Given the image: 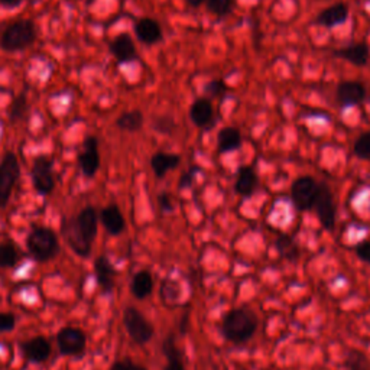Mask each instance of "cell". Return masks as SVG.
Wrapping results in <instances>:
<instances>
[{"instance_id": "d6a6232c", "label": "cell", "mask_w": 370, "mask_h": 370, "mask_svg": "<svg viewBox=\"0 0 370 370\" xmlns=\"http://www.w3.org/2000/svg\"><path fill=\"white\" fill-rule=\"evenodd\" d=\"M226 90H227L226 84H224L223 81H218V80L209 82V86H207V91H209L211 96H214V97L222 96Z\"/></svg>"}, {"instance_id": "836d02e7", "label": "cell", "mask_w": 370, "mask_h": 370, "mask_svg": "<svg viewBox=\"0 0 370 370\" xmlns=\"http://www.w3.org/2000/svg\"><path fill=\"white\" fill-rule=\"evenodd\" d=\"M356 254L363 262L370 263V242H362L356 247Z\"/></svg>"}, {"instance_id": "ba28073f", "label": "cell", "mask_w": 370, "mask_h": 370, "mask_svg": "<svg viewBox=\"0 0 370 370\" xmlns=\"http://www.w3.org/2000/svg\"><path fill=\"white\" fill-rule=\"evenodd\" d=\"M57 344L65 356H80L86 350L87 337L82 330L76 327H64L57 334Z\"/></svg>"}, {"instance_id": "5b68a950", "label": "cell", "mask_w": 370, "mask_h": 370, "mask_svg": "<svg viewBox=\"0 0 370 370\" xmlns=\"http://www.w3.org/2000/svg\"><path fill=\"white\" fill-rule=\"evenodd\" d=\"M123 323L130 339L138 344H146L154 337V327L136 308L127 307L123 314Z\"/></svg>"}, {"instance_id": "277c9868", "label": "cell", "mask_w": 370, "mask_h": 370, "mask_svg": "<svg viewBox=\"0 0 370 370\" xmlns=\"http://www.w3.org/2000/svg\"><path fill=\"white\" fill-rule=\"evenodd\" d=\"M21 165L13 152L5 154L0 162V209H5L9 204L12 191L19 179Z\"/></svg>"}, {"instance_id": "e575fe53", "label": "cell", "mask_w": 370, "mask_h": 370, "mask_svg": "<svg viewBox=\"0 0 370 370\" xmlns=\"http://www.w3.org/2000/svg\"><path fill=\"white\" fill-rule=\"evenodd\" d=\"M159 206L164 209V210H171L173 209V204H171V198L168 194H161L159 195Z\"/></svg>"}, {"instance_id": "5bb4252c", "label": "cell", "mask_w": 370, "mask_h": 370, "mask_svg": "<svg viewBox=\"0 0 370 370\" xmlns=\"http://www.w3.org/2000/svg\"><path fill=\"white\" fill-rule=\"evenodd\" d=\"M110 53L119 62H130L136 58V46L127 33H121L112 41Z\"/></svg>"}, {"instance_id": "603a6c76", "label": "cell", "mask_w": 370, "mask_h": 370, "mask_svg": "<svg viewBox=\"0 0 370 370\" xmlns=\"http://www.w3.org/2000/svg\"><path fill=\"white\" fill-rule=\"evenodd\" d=\"M154 291V278L148 271H141L133 276L132 294L138 299H145Z\"/></svg>"}, {"instance_id": "ffe728a7", "label": "cell", "mask_w": 370, "mask_h": 370, "mask_svg": "<svg viewBox=\"0 0 370 370\" xmlns=\"http://www.w3.org/2000/svg\"><path fill=\"white\" fill-rule=\"evenodd\" d=\"M179 162H181L179 155L158 152L152 157V159H150V166H152V171L158 178H164L168 174V171L175 170Z\"/></svg>"}, {"instance_id": "8d00e7d4", "label": "cell", "mask_w": 370, "mask_h": 370, "mask_svg": "<svg viewBox=\"0 0 370 370\" xmlns=\"http://www.w3.org/2000/svg\"><path fill=\"white\" fill-rule=\"evenodd\" d=\"M110 370H127V362H116Z\"/></svg>"}, {"instance_id": "9c48e42d", "label": "cell", "mask_w": 370, "mask_h": 370, "mask_svg": "<svg viewBox=\"0 0 370 370\" xmlns=\"http://www.w3.org/2000/svg\"><path fill=\"white\" fill-rule=\"evenodd\" d=\"M314 207L317 210V214L321 224L327 230H333L335 224V204H334L333 193L330 191V188L326 184L318 185V194L315 198Z\"/></svg>"}, {"instance_id": "4fadbf2b", "label": "cell", "mask_w": 370, "mask_h": 370, "mask_svg": "<svg viewBox=\"0 0 370 370\" xmlns=\"http://www.w3.org/2000/svg\"><path fill=\"white\" fill-rule=\"evenodd\" d=\"M94 274H96L98 287L102 288L106 294L112 292V290L114 288L116 271L106 256H98L94 261Z\"/></svg>"}, {"instance_id": "f546056e", "label": "cell", "mask_w": 370, "mask_h": 370, "mask_svg": "<svg viewBox=\"0 0 370 370\" xmlns=\"http://www.w3.org/2000/svg\"><path fill=\"white\" fill-rule=\"evenodd\" d=\"M276 247L279 250V254L285 258L295 259L298 256V249L288 236H281L276 242Z\"/></svg>"}, {"instance_id": "4316f807", "label": "cell", "mask_w": 370, "mask_h": 370, "mask_svg": "<svg viewBox=\"0 0 370 370\" xmlns=\"http://www.w3.org/2000/svg\"><path fill=\"white\" fill-rule=\"evenodd\" d=\"M26 109H28V102H26V97L24 93H21L19 96H16L12 103L9 105V109H8V116H9V121L12 123H16L18 121H21L22 117L25 116L26 113Z\"/></svg>"}, {"instance_id": "7402d4cb", "label": "cell", "mask_w": 370, "mask_h": 370, "mask_svg": "<svg viewBox=\"0 0 370 370\" xmlns=\"http://www.w3.org/2000/svg\"><path fill=\"white\" fill-rule=\"evenodd\" d=\"M337 55L344 58L346 61L351 62L353 65L364 67L369 62L370 51H369V46L366 44H356V45H350L347 48L339 49Z\"/></svg>"}, {"instance_id": "d590c367", "label": "cell", "mask_w": 370, "mask_h": 370, "mask_svg": "<svg viewBox=\"0 0 370 370\" xmlns=\"http://www.w3.org/2000/svg\"><path fill=\"white\" fill-rule=\"evenodd\" d=\"M191 182H193V175H191V174H187V175H184V177H182L179 185H181L182 188H184V187H190Z\"/></svg>"}, {"instance_id": "cb8c5ba5", "label": "cell", "mask_w": 370, "mask_h": 370, "mask_svg": "<svg viewBox=\"0 0 370 370\" xmlns=\"http://www.w3.org/2000/svg\"><path fill=\"white\" fill-rule=\"evenodd\" d=\"M242 145V134L236 127H224L218 133V149L222 152H233Z\"/></svg>"}, {"instance_id": "1f68e13d", "label": "cell", "mask_w": 370, "mask_h": 370, "mask_svg": "<svg viewBox=\"0 0 370 370\" xmlns=\"http://www.w3.org/2000/svg\"><path fill=\"white\" fill-rule=\"evenodd\" d=\"M16 324V318L12 314L0 312V333L12 331Z\"/></svg>"}, {"instance_id": "3957f363", "label": "cell", "mask_w": 370, "mask_h": 370, "mask_svg": "<svg viewBox=\"0 0 370 370\" xmlns=\"http://www.w3.org/2000/svg\"><path fill=\"white\" fill-rule=\"evenodd\" d=\"M26 246L29 254L38 262L53 259L60 249L57 234L48 227H35L28 234Z\"/></svg>"}, {"instance_id": "7a4b0ae2", "label": "cell", "mask_w": 370, "mask_h": 370, "mask_svg": "<svg viewBox=\"0 0 370 370\" xmlns=\"http://www.w3.org/2000/svg\"><path fill=\"white\" fill-rule=\"evenodd\" d=\"M37 39V29L30 21H18L9 25L0 37V48L8 53L26 49Z\"/></svg>"}, {"instance_id": "f1b7e54d", "label": "cell", "mask_w": 370, "mask_h": 370, "mask_svg": "<svg viewBox=\"0 0 370 370\" xmlns=\"http://www.w3.org/2000/svg\"><path fill=\"white\" fill-rule=\"evenodd\" d=\"M353 152L360 159L370 161V132L363 133L353 145Z\"/></svg>"}, {"instance_id": "d6986e66", "label": "cell", "mask_w": 370, "mask_h": 370, "mask_svg": "<svg viewBox=\"0 0 370 370\" xmlns=\"http://www.w3.org/2000/svg\"><path fill=\"white\" fill-rule=\"evenodd\" d=\"M258 187V177L252 166H242L240 171L236 177V184H234V190L238 194L243 197H249L254 194Z\"/></svg>"}, {"instance_id": "7c38bea8", "label": "cell", "mask_w": 370, "mask_h": 370, "mask_svg": "<svg viewBox=\"0 0 370 370\" xmlns=\"http://www.w3.org/2000/svg\"><path fill=\"white\" fill-rule=\"evenodd\" d=\"M366 97V89L362 82L344 81L337 87V100L343 107L356 106Z\"/></svg>"}, {"instance_id": "9a60e30c", "label": "cell", "mask_w": 370, "mask_h": 370, "mask_svg": "<svg viewBox=\"0 0 370 370\" xmlns=\"http://www.w3.org/2000/svg\"><path fill=\"white\" fill-rule=\"evenodd\" d=\"M22 351L28 360L42 363L51 355V344L44 337H35L22 344Z\"/></svg>"}, {"instance_id": "4dcf8cb0", "label": "cell", "mask_w": 370, "mask_h": 370, "mask_svg": "<svg viewBox=\"0 0 370 370\" xmlns=\"http://www.w3.org/2000/svg\"><path fill=\"white\" fill-rule=\"evenodd\" d=\"M207 8L215 16H226L233 8V0H207Z\"/></svg>"}, {"instance_id": "8992f818", "label": "cell", "mask_w": 370, "mask_h": 370, "mask_svg": "<svg viewBox=\"0 0 370 370\" xmlns=\"http://www.w3.org/2000/svg\"><path fill=\"white\" fill-rule=\"evenodd\" d=\"M32 182L33 187L41 195L51 194L55 187V179L53 173V162L48 157L41 155L32 165Z\"/></svg>"}, {"instance_id": "484cf974", "label": "cell", "mask_w": 370, "mask_h": 370, "mask_svg": "<svg viewBox=\"0 0 370 370\" xmlns=\"http://www.w3.org/2000/svg\"><path fill=\"white\" fill-rule=\"evenodd\" d=\"M164 353L166 356V366L164 370H185L182 359L179 356V351L174 343L173 337H168L164 343Z\"/></svg>"}, {"instance_id": "74e56055", "label": "cell", "mask_w": 370, "mask_h": 370, "mask_svg": "<svg viewBox=\"0 0 370 370\" xmlns=\"http://www.w3.org/2000/svg\"><path fill=\"white\" fill-rule=\"evenodd\" d=\"M21 2L22 0H0V3L5 5V6H10V8L18 6Z\"/></svg>"}, {"instance_id": "52a82bcc", "label": "cell", "mask_w": 370, "mask_h": 370, "mask_svg": "<svg viewBox=\"0 0 370 370\" xmlns=\"http://www.w3.org/2000/svg\"><path fill=\"white\" fill-rule=\"evenodd\" d=\"M318 194V184L311 177H301L295 179L291 187V197L298 210L306 211L314 207Z\"/></svg>"}, {"instance_id": "ab89813d", "label": "cell", "mask_w": 370, "mask_h": 370, "mask_svg": "<svg viewBox=\"0 0 370 370\" xmlns=\"http://www.w3.org/2000/svg\"><path fill=\"white\" fill-rule=\"evenodd\" d=\"M203 2H204V0H187V3L191 5L193 8H198Z\"/></svg>"}, {"instance_id": "8fae6325", "label": "cell", "mask_w": 370, "mask_h": 370, "mask_svg": "<svg viewBox=\"0 0 370 370\" xmlns=\"http://www.w3.org/2000/svg\"><path fill=\"white\" fill-rule=\"evenodd\" d=\"M73 223L80 231L81 236L91 243L97 234V223H98V214L94 207L89 206L82 209L76 218H73Z\"/></svg>"}, {"instance_id": "6da1fadb", "label": "cell", "mask_w": 370, "mask_h": 370, "mask_svg": "<svg viewBox=\"0 0 370 370\" xmlns=\"http://www.w3.org/2000/svg\"><path fill=\"white\" fill-rule=\"evenodd\" d=\"M258 317L254 311L238 308L231 310L223 319L224 337L236 344L249 342L258 330Z\"/></svg>"}, {"instance_id": "30bf717a", "label": "cell", "mask_w": 370, "mask_h": 370, "mask_svg": "<svg viewBox=\"0 0 370 370\" xmlns=\"http://www.w3.org/2000/svg\"><path fill=\"white\" fill-rule=\"evenodd\" d=\"M78 164L82 175L93 178L100 166V154H98V141L96 136H89L82 143V150L78 155Z\"/></svg>"}, {"instance_id": "ac0fdd59", "label": "cell", "mask_w": 370, "mask_h": 370, "mask_svg": "<svg viewBox=\"0 0 370 370\" xmlns=\"http://www.w3.org/2000/svg\"><path fill=\"white\" fill-rule=\"evenodd\" d=\"M100 220H102L105 229L110 234H114V236L121 234L126 227L125 217H123L121 209L114 204L107 206L106 209L102 210V213H100Z\"/></svg>"}, {"instance_id": "44dd1931", "label": "cell", "mask_w": 370, "mask_h": 370, "mask_svg": "<svg viewBox=\"0 0 370 370\" xmlns=\"http://www.w3.org/2000/svg\"><path fill=\"white\" fill-rule=\"evenodd\" d=\"M190 117L198 127H204L211 123L213 119V106L206 98H198L190 109Z\"/></svg>"}, {"instance_id": "e0dca14e", "label": "cell", "mask_w": 370, "mask_h": 370, "mask_svg": "<svg viewBox=\"0 0 370 370\" xmlns=\"http://www.w3.org/2000/svg\"><path fill=\"white\" fill-rule=\"evenodd\" d=\"M134 33H136L138 39L146 45L157 44L162 38L161 25L150 18H143L138 21L136 25H134Z\"/></svg>"}, {"instance_id": "f35d334b", "label": "cell", "mask_w": 370, "mask_h": 370, "mask_svg": "<svg viewBox=\"0 0 370 370\" xmlns=\"http://www.w3.org/2000/svg\"><path fill=\"white\" fill-rule=\"evenodd\" d=\"M127 370H146V369L142 367V366H139V364H133L132 362L127 360Z\"/></svg>"}, {"instance_id": "2e32d148", "label": "cell", "mask_w": 370, "mask_h": 370, "mask_svg": "<svg viewBox=\"0 0 370 370\" xmlns=\"http://www.w3.org/2000/svg\"><path fill=\"white\" fill-rule=\"evenodd\" d=\"M349 18V8L344 3H335L317 16V24L324 28H335L344 24Z\"/></svg>"}, {"instance_id": "83f0119b", "label": "cell", "mask_w": 370, "mask_h": 370, "mask_svg": "<svg viewBox=\"0 0 370 370\" xmlns=\"http://www.w3.org/2000/svg\"><path fill=\"white\" fill-rule=\"evenodd\" d=\"M18 262V250L12 243L0 245V267H10Z\"/></svg>"}, {"instance_id": "d4e9b609", "label": "cell", "mask_w": 370, "mask_h": 370, "mask_svg": "<svg viewBox=\"0 0 370 370\" xmlns=\"http://www.w3.org/2000/svg\"><path fill=\"white\" fill-rule=\"evenodd\" d=\"M116 126L125 132H136L143 126V114L139 110L126 112L116 121Z\"/></svg>"}]
</instances>
